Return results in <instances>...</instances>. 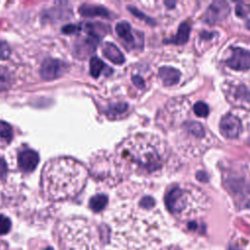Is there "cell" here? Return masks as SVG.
<instances>
[{
    "mask_svg": "<svg viewBox=\"0 0 250 250\" xmlns=\"http://www.w3.org/2000/svg\"><path fill=\"white\" fill-rule=\"evenodd\" d=\"M88 179L86 167L75 158L58 156L49 159L42 168L40 189L44 199L60 202L76 197Z\"/></svg>",
    "mask_w": 250,
    "mask_h": 250,
    "instance_id": "obj_1",
    "label": "cell"
},
{
    "mask_svg": "<svg viewBox=\"0 0 250 250\" xmlns=\"http://www.w3.org/2000/svg\"><path fill=\"white\" fill-rule=\"evenodd\" d=\"M59 250H99L100 236L95 226L85 218L70 217L59 221L54 229Z\"/></svg>",
    "mask_w": 250,
    "mask_h": 250,
    "instance_id": "obj_2",
    "label": "cell"
},
{
    "mask_svg": "<svg viewBox=\"0 0 250 250\" xmlns=\"http://www.w3.org/2000/svg\"><path fill=\"white\" fill-rule=\"evenodd\" d=\"M120 149L129 161L148 172L159 169L166 157V150L161 140L148 134H138L131 137Z\"/></svg>",
    "mask_w": 250,
    "mask_h": 250,
    "instance_id": "obj_3",
    "label": "cell"
},
{
    "mask_svg": "<svg viewBox=\"0 0 250 250\" xmlns=\"http://www.w3.org/2000/svg\"><path fill=\"white\" fill-rule=\"evenodd\" d=\"M29 75V69L13 51L9 43L0 39V97L20 88Z\"/></svg>",
    "mask_w": 250,
    "mask_h": 250,
    "instance_id": "obj_4",
    "label": "cell"
},
{
    "mask_svg": "<svg viewBox=\"0 0 250 250\" xmlns=\"http://www.w3.org/2000/svg\"><path fill=\"white\" fill-rule=\"evenodd\" d=\"M164 200L167 209L174 215L185 214L188 207V195L186 191L179 187L170 188L166 193Z\"/></svg>",
    "mask_w": 250,
    "mask_h": 250,
    "instance_id": "obj_5",
    "label": "cell"
},
{
    "mask_svg": "<svg viewBox=\"0 0 250 250\" xmlns=\"http://www.w3.org/2000/svg\"><path fill=\"white\" fill-rule=\"evenodd\" d=\"M39 162L38 153L32 149L27 147L20 148L17 153V163L18 167L21 172L30 173L35 170L37 164Z\"/></svg>",
    "mask_w": 250,
    "mask_h": 250,
    "instance_id": "obj_6",
    "label": "cell"
},
{
    "mask_svg": "<svg viewBox=\"0 0 250 250\" xmlns=\"http://www.w3.org/2000/svg\"><path fill=\"white\" fill-rule=\"evenodd\" d=\"M230 56L226 61V64L235 70H246L250 68V52L240 48H230Z\"/></svg>",
    "mask_w": 250,
    "mask_h": 250,
    "instance_id": "obj_7",
    "label": "cell"
},
{
    "mask_svg": "<svg viewBox=\"0 0 250 250\" xmlns=\"http://www.w3.org/2000/svg\"><path fill=\"white\" fill-rule=\"evenodd\" d=\"M229 6L225 1L212 2L204 16V21L209 23H215L224 21L229 14Z\"/></svg>",
    "mask_w": 250,
    "mask_h": 250,
    "instance_id": "obj_8",
    "label": "cell"
},
{
    "mask_svg": "<svg viewBox=\"0 0 250 250\" xmlns=\"http://www.w3.org/2000/svg\"><path fill=\"white\" fill-rule=\"evenodd\" d=\"M220 131L228 139L237 138L241 131L240 120L232 114L225 115L220 121Z\"/></svg>",
    "mask_w": 250,
    "mask_h": 250,
    "instance_id": "obj_9",
    "label": "cell"
},
{
    "mask_svg": "<svg viewBox=\"0 0 250 250\" xmlns=\"http://www.w3.org/2000/svg\"><path fill=\"white\" fill-rule=\"evenodd\" d=\"M102 52L106 59H108L109 61H111L112 62H114L116 64H121L125 61V58H124L123 54L121 53V51L112 43L105 42L103 45Z\"/></svg>",
    "mask_w": 250,
    "mask_h": 250,
    "instance_id": "obj_10",
    "label": "cell"
},
{
    "mask_svg": "<svg viewBox=\"0 0 250 250\" xmlns=\"http://www.w3.org/2000/svg\"><path fill=\"white\" fill-rule=\"evenodd\" d=\"M158 75L164 85L173 86L179 82L181 73L179 70H177L173 67L162 66V67H160V69L158 71Z\"/></svg>",
    "mask_w": 250,
    "mask_h": 250,
    "instance_id": "obj_11",
    "label": "cell"
},
{
    "mask_svg": "<svg viewBox=\"0 0 250 250\" xmlns=\"http://www.w3.org/2000/svg\"><path fill=\"white\" fill-rule=\"evenodd\" d=\"M189 32L190 26L187 22H182L178 28L177 34L167 40H164V43H172L176 45L185 44L189 37Z\"/></svg>",
    "mask_w": 250,
    "mask_h": 250,
    "instance_id": "obj_12",
    "label": "cell"
},
{
    "mask_svg": "<svg viewBox=\"0 0 250 250\" xmlns=\"http://www.w3.org/2000/svg\"><path fill=\"white\" fill-rule=\"evenodd\" d=\"M14 138L13 127L6 121L0 120V148L9 146Z\"/></svg>",
    "mask_w": 250,
    "mask_h": 250,
    "instance_id": "obj_13",
    "label": "cell"
},
{
    "mask_svg": "<svg viewBox=\"0 0 250 250\" xmlns=\"http://www.w3.org/2000/svg\"><path fill=\"white\" fill-rule=\"evenodd\" d=\"M115 31L117 33V35L122 38L124 41L128 42V43H135V45L137 46L134 36L132 34L131 31V26L127 21H120L116 24L115 26Z\"/></svg>",
    "mask_w": 250,
    "mask_h": 250,
    "instance_id": "obj_14",
    "label": "cell"
},
{
    "mask_svg": "<svg viewBox=\"0 0 250 250\" xmlns=\"http://www.w3.org/2000/svg\"><path fill=\"white\" fill-rule=\"evenodd\" d=\"M185 130L187 133H188L189 135L197 138V139H202L206 136V132L203 128V126L196 122V121H188L185 123L184 125Z\"/></svg>",
    "mask_w": 250,
    "mask_h": 250,
    "instance_id": "obj_15",
    "label": "cell"
},
{
    "mask_svg": "<svg viewBox=\"0 0 250 250\" xmlns=\"http://www.w3.org/2000/svg\"><path fill=\"white\" fill-rule=\"evenodd\" d=\"M107 204V196L105 194H96L89 200V207L94 212H101Z\"/></svg>",
    "mask_w": 250,
    "mask_h": 250,
    "instance_id": "obj_16",
    "label": "cell"
},
{
    "mask_svg": "<svg viewBox=\"0 0 250 250\" xmlns=\"http://www.w3.org/2000/svg\"><path fill=\"white\" fill-rule=\"evenodd\" d=\"M80 12L89 17H94V16H101V17H108V12L104 8V7H99V6H89V5H84L81 7Z\"/></svg>",
    "mask_w": 250,
    "mask_h": 250,
    "instance_id": "obj_17",
    "label": "cell"
},
{
    "mask_svg": "<svg viewBox=\"0 0 250 250\" xmlns=\"http://www.w3.org/2000/svg\"><path fill=\"white\" fill-rule=\"evenodd\" d=\"M232 97L234 100L240 102H250V90L244 86V85H239L234 87V89L231 92Z\"/></svg>",
    "mask_w": 250,
    "mask_h": 250,
    "instance_id": "obj_18",
    "label": "cell"
},
{
    "mask_svg": "<svg viewBox=\"0 0 250 250\" xmlns=\"http://www.w3.org/2000/svg\"><path fill=\"white\" fill-rule=\"evenodd\" d=\"M104 67H105V64L99 58L94 57V58L91 59V61H90V72H91V75L93 77L98 78Z\"/></svg>",
    "mask_w": 250,
    "mask_h": 250,
    "instance_id": "obj_19",
    "label": "cell"
},
{
    "mask_svg": "<svg viewBox=\"0 0 250 250\" xmlns=\"http://www.w3.org/2000/svg\"><path fill=\"white\" fill-rule=\"evenodd\" d=\"M193 112L199 117H206L209 114V107L203 102H197L193 105Z\"/></svg>",
    "mask_w": 250,
    "mask_h": 250,
    "instance_id": "obj_20",
    "label": "cell"
},
{
    "mask_svg": "<svg viewBox=\"0 0 250 250\" xmlns=\"http://www.w3.org/2000/svg\"><path fill=\"white\" fill-rule=\"evenodd\" d=\"M11 228H12L11 220L7 216L0 214V236L7 234L11 230Z\"/></svg>",
    "mask_w": 250,
    "mask_h": 250,
    "instance_id": "obj_21",
    "label": "cell"
},
{
    "mask_svg": "<svg viewBox=\"0 0 250 250\" xmlns=\"http://www.w3.org/2000/svg\"><path fill=\"white\" fill-rule=\"evenodd\" d=\"M29 243H31V245L29 244L28 248H31V250H54L48 242L43 240H31Z\"/></svg>",
    "mask_w": 250,
    "mask_h": 250,
    "instance_id": "obj_22",
    "label": "cell"
},
{
    "mask_svg": "<svg viewBox=\"0 0 250 250\" xmlns=\"http://www.w3.org/2000/svg\"><path fill=\"white\" fill-rule=\"evenodd\" d=\"M8 176V164L5 160V158L0 155V183H3L6 181Z\"/></svg>",
    "mask_w": 250,
    "mask_h": 250,
    "instance_id": "obj_23",
    "label": "cell"
},
{
    "mask_svg": "<svg viewBox=\"0 0 250 250\" xmlns=\"http://www.w3.org/2000/svg\"><path fill=\"white\" fill-rule=\"evenodd\" d=\"M128 10L129 11H131L136 17H138L139 19H141V20H143V21H149V22H151L152 21L150 20V19H148L146 15H144L143 13H141L137 8H135V7H132V6H129L128 7Z\"/></svg>",
    "mask_w": 250,
    "mask_h": 250,
    "instance_id": "obj_24",
    "label": "cell"
},
{
    "mask_svg": "<svg viewBox=\"0 0 250 250\" xmlns=\"http://www.w3.org/2000/svg\"><path fill=\"white\" fill-rule=\"evenodd\" d=\"M154 205V200L150 196H146L141 200V206L145 208H150Z\"/></svg>",
    "mask_w": 250,
    "mask_h": 250,
    "instance_id": "obj_25",
    "label": "cell"
},
{
    "mask_svg": "<svg viewBox=\"0 0 250 250\" xmlns=\"http://www.w3.org/2000/svg\"><path fill=\"white\" fill-rule=\"evenodd\" d=\"M132 80H133L134 84L136 86H138L140 89H143L145 87V82H144V80L140 76H133Z\"/></svg>",
    "mask_w": 250,
    "mask_h": 250,
    "instance_id": "obj_26",
    "label": "cell"
},
{
    "mask_svg": "<svg viewBox=\"0 0 250 250\" xmlns=\"http://www.w3.org/2000/svg\"><path fill=\"white\" fill-rule=\"evenodd\" d=\"M0 250H13L10 248L9 244L4 241V240H0Z\"/></svg>",
    "mask_w": 250,
    "mask_h": 250,
    "instance_id": "obj_27",
    "label": "cell"
},
{
    "mask_svg": "<svg viewBox=\"0 0 250 250\" xmlns=\"http://www.w3.org/2000/svg\"><path fill=\"white\" fill-rule=\"evenodd\" d=\"M235 12H236V15L237 16H239V17H243V15H244V12L242 11V7L241 6H236V8H235Z\"/></svg>",
    "mask_w": 250,
    "mask_h": 250,
    "instance_id": "obj_28",
    "label": "cell"
},
{
    "mask_svg": "<svg viewBox=\"0 0 250 250\" xmlns=\"http://www.w3.org/2000/svg\"><path fill=\"white\" fill-rule=\"evenodd\" d=\"M196 177H197L200 181H202V177H204V181H206V180H207V176H206V174H205V173H203V172H199V173H197Z\"/></svg>",
    "mask_w": 250,
    "mask_h": 250,
    "instance_id": "obj_29",
    "label": "cell"
},
{
    "mask_svg": "<svg viewBox=\"0 0 250 250\" xmlns=\"http://www.w3.org/2000/svg\"><path fill=\"white\" fill-rule=\"evenodd\" d=\"M229 250H238V249H237V248H233V247H230V248H229Z\"/></svg>",
    "mask_w": 250,
    "mask_h": 250,
    "instance_id": "obj_30",
    "label": "cell"
},
{
    "mask_svg": "<svg viewBox=\"0 0 250 250\" xmlns=\"http://www.w3.org/2000/svg\"><path fill=\"white\" fill-rule=\"evenodd\" d=\"M168 250H178V249H168Z\"/></svg>",
    "mask_w": 250,
    "mask_h": 250,
    "instance_id": "obj_31",
    "label": "cell"
},
{
    "mask_svg": "<svg viewBox=\"0 0 250 250\" xmlns=\"http://www.w3.org/2000/svg\"><path fill=\"white\" fill-rule=\"evenodd\" d=\"M249 10H250V6H249Z\"/></svg>",
    "mask_w": 250,
    "mask_h": 250,
    "instance_id": "obj_32",
    "label": "cell"
}]
</instances>
